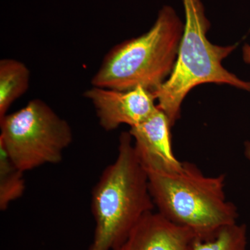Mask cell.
I'll return each instance as SVG.
<instances>
[{
    "label": "cell",
    "instance_id": "6da1fadb",
    "mask_svg": "<svg viewBox=\"0 0 250 250\" xmlns=\"http://www.w3.org/2000/svg\"><path fill=\"white\" fill-rule=\"evenodd\" d=\"M155 205L147 172L129 132L119 138L116 160L106 167L92 192L95 235L88 250H116Z\"/></svg>",
    "mask_w": 250,
    "mask_h": 250
},
{
    "label": "cell",
    "instance_id": "7a4b0ae2",
    "mask_svg": "<svg viewBox=\"0 0 250 250\" xmlns=\"http://www.w3.org/2000/svg\"><path fill=\"white\" fill-rule=\"evenodd\" d=\"M147 173L158 212L172 223L191 230L197 239H210L222 229L237 223V207L225 195V174L205 175L188 161L174 173Z\"/></svg>",
    "mask_w": 250,
    "mask_h": 250
},
{
    "label": "cell",
    "instance_id": "3957f363",
    "mask_svg": "<svg viewBox=\"0 0 250 250\" xmlns=\"http://www.w3.org/2000/svg\"><path fill=\"white\" fill-rule=\"evenodd\" d=\"M184 29L175 10L164 6L149 31L110 49L92 85L118 90L141 86L154 93L173 70Z\"/></svg>",
    "mask_w": 250,
    "mask_h": 250
},
{
    "label": "cell",
    "instance_id": "277c9868",
    "mask_svg": "<svg viewBox=\"0 0 250 250\" xmlns=\"http://www.w3.org/2000/svg\"><path fill=\"white\" fill-rule=\"evenodd\" d=\"M185 12L183 36L173 70L154 92L158 108L165 113L172 126L181 116L184 99L197 85L216 83L250 92V82L240 79L224 67V59L237 45H214L207 39L210 22L201 0H182Z\"/></svg>",
    "mask_w": 250,
    "mask_h": 250
},
{
    "label": "cell",
    "instance_id": "5b68a950",
    "mask_svg": "<svg viewBox=\"0 0 250 250\" xmlns=\"http://www.w3.org/2000/svg\"><path fill=\"white\" fill-rule=\"evenodd\" d=\"M0 129V146L24 172L59 164L73 140L69 123L39 99L1 118Z\"/></svg>",
    "mask_w": 250,
    "mask_h": 250
},
{
    "label": "cell",
    "instance_id": "8992f818",
    "mask_svg": "<svg viewBox=\"0 0 250 250\" xmlns=\"http://www.w3.org/2000/svg\"><path fill=\"white\" fill-rule=\"evenodd\" d=\"M83 95L93 104L99 123L106 131L118 129L122 125L130 128L136 126L158 108L154 94L141 86L118 90L93 85Z\"/></svg>",
    "mask_w": 250,
    "mask_h": 250
},
{
    "label": "cell",
    "instance_id": "52a82bcc",
    "mask_svg": "<svg viewBox=\"0 0 250 250\" xmlns=\"http://www.w3.org/2000/svg\"><path fill=\"white\" fill-rule=\"evenodd\" d=\"M168 118L159 108L147 120L130 128L135 152L147 172L170 174L183 166L173 153Z\"/></svg>",
    "mask_w": 250,
    "mask_h": 250
},
{
    "label": "cell",
    "instance_id": "ba28073f",
    "mask_svg": "<svg viewBox=\"0 0 250 250\" xmlns=\"http://www.w3.org/2000/svg\"><path fill=\"white\" fill-rule=\"evenodd\" d=\"M197 238L159 212L147 213L116 250H193Z\"/></svg>",
    "mask_w": 250,
    "mask_h": 250
},
{
    "label": "cell",
    "instance_id": "9c48e42d",
    "mask_svg": "<svg viewBox=\"0 0 250 250\" xmlns=\"http://www.w3.org/2000/svg\"><path fill=\"white\" fill-rule=\"evenodd\" d=\"M30 71L14 59L0 61V119L7 114L12 104L29 89Z\"/></svg>",
    "mask_w": 250,
    "mask_h": 250
},
{
    "label": "cell",
    "instance_id": "30bf717a",
    "mask_svg": "<svg viewBox=\"0 0 250 250\" xmlns=\"http://www.w3.org/2000/svg\"><path fill=\"white\" fill-rule=\"evenodd\" d=\"M24 172L20 170L0 146V209L5 210L25 190Z\"/></svg>",
    "mask_w": 250,
    "mask_h": 250
},
{
    "label": "cell",
    "instance_id": "8fae6325",
    "mask_svg": "<svg viewBox=\"0 0 250 250\" xmlns=\"http://www.w3.org/2000/svg\"><path fill=\"white\" fill-rule=\"evenodd\" d=\"M247 244L246 225L236 223L222 229L210 239H196L193 250H247Z\"/></svg>",
    "mask_w": 250,
    "mask_h": 250
},
{
    "label": "cell",
    "instance_id": "7c38bea8",
    "mask_svg": "<svg viewBox=\"0 0 250 250\" xmlns=\"http://www.w3.org/2000/svg\"><path fill=\"white\" fill-rule=\"evenodd\" d=\"M243 59L246 63L250 65V45L245 44L243 47Z\"/></svg>",
    "mask_w": 250,
    "mask_h": 250
},
{
    "label": "cell",
    "instance_id": "4fadbf2b",
    "mask_svg": "<svg viewBox=\"0 0 250 250\" xmlns=\"http://www.w3.org/2000/svg\"><path fill=\"white\" fill-rule=\"evenodd\" d=\"M245 155L250 162V141H247L245 143Z\"/></svg>",
    "mask_w": 250,
    "mask_h": 250
}]
</instances>
